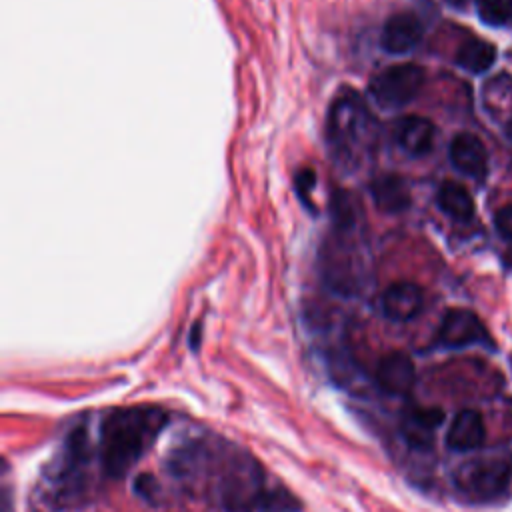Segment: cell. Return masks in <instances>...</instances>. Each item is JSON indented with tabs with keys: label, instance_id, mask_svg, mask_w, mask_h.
Returning <instances> with one entry per match:
<instances>
[{
	"label": "cell",
	"instance_id": "2e32d148",
	"mask_svg": "<svg viewBox=\"0 0 512 512\" xmlns=\"http://www.w3.org/2000/svg\"><path fill=\"white\" fill-rule=\"evenodd\" d=\"M438 208L456 222H470L474 216V200L458 182H444L436 194Z\"/></svg>",
	"mask_w": 512,
	"mask_h": 512
},
{
	"label": "cell",
	"instance_id": "3957f363",
	"mask_svg": "<svg viewBox=\"0 0 512 512\" xmlns=\"http://www.w3.org/2000/svg\"><path fill=\"white\" fill-rule=\"evenodd\" d=\"M90 440L84 426L74 428L44 474V498L56 508H76L88 496Z\"/></svg>",
	"mask_w": 512,
	"mask_h": 512
},
{
	"label": "cell",
	"instance_id": "e0dca14e",
	"mask_svg": "<svg viewBox=\"0 0 512 512\" xmlns=\"http://www.w3.org/2000/svg\"><path fill=\"white\" fill-rule=\"evenodd\" d=\"M456 64L472 74H482L486 70H490L496 62V48L490 42L472 38L466 40L458 52H456Z\"/></svg>",
	"mask_w": 512,
	"mask_h": 512
},
{
	"label": "cell",
	"instance_id": "5b68a950",
	"mask_svg": "<svg viewBox=\"0 0 512 512\" xmlns=\"http://www.w3.org/2000/svg\"><path fill=\"white\" fill-rule=\"evenodd\" d=\"M512 478V464L504 456H480L464 462L456 474V488L474 500H488L506 490Z\"/></svg>",
	"mask_w": 512,
	"mask_h": 512
},
{
	"label": "cell",
	"instance_id": "d6986e66",
	"mask_svg": "<svg viewBox=\"0 0 512 512\" xmlns=\"http://www.w3.org/2000/svg\"><path fill=\"white\" fill-rule=\"evenodd\" d=\"M258 512H300V502L286 488H268Z\"/></svg>",
	"mask_w": 512,
	"mask_h": 512
},
{
	"label": "cell",
	"instance_id": "9c48e42d",
	"mask_svg": "<svg viewBox=\"0 0 512 512\" xmlns=\"http://www.w3.org/2000/svg\"><path fill=\"white\" fill-rule=\"evenodd\" d=\"M448 156L452 166L476 180H482L488 172V154L482 140L470 132H460L452 138Z\"/></svg>",
	"mask_w": 512,
	"mask_h": 512
},
{
	"label": "cell",
	"instance_id": "ba28073f",
	"mask_svg": "<svg viewBox=\"0 0 512 512\" xmlns=\"http://www.w3.org/2000/svg\"><path fill=\"white\" fill-rule=\"evenodd\" d=\"M376 384L390 396H404L412 390L416 370L414 362L404 352L386 354L376 366Z\"/></svg>",
	"mask_w": 512,
	"mask_h": 512
},
{
	"label": "cell",
	"instance_id": "30bf717a",
	"mask_svg": "<svg viewBox=\"0 0 512 512\" xmlns=\"http://www.w3.org/2000/svg\"><path fill=\"white\" fill-rule=\"evenodd\" d=\"M442 422L444 412L440 408H410L400 420V434L410 448L428 450Z\"/></svg>",
	"mask_w": 512,
	"mask_h": 512
},
{
	"label": "cell",
	"instance_id": "4fadbf2b",
	"mask_svg": "<svg viewBox=\"0 0 512 512\" xmlns=\"http://www.w3.org/2000/svg\"><path fill=\"white\" fill-rule=\"evenodd\" d=\"M434 134V124L424 116H402L394 124V140L410 156L428 154L434 144Z\"/></svg>",
	"mask_w": 512,
	"mask_h": 512
},
{
	"label": "cell",
	"instance_id": "cb8c5ba5",
	"mask_svg": "<svg viewBox=\"0 0 512 512\" xmlns=\"http://www.w3.org/2000/svg\"><path fill=\"white\" fill-rule=\"evenodd\" d=\"M506 260H508V262H510V264H512V250H510V252H508V256H506Z\"/></svg>",
	"mask_w": 512,
	"mask_h": 512
},
{
	"label": "cell",
	"instance_id": "5bb4252c",
	"mask_svg": "<svg viewBox=\"0 0 512 512\" xmlns=\"http://www.w3.org/2000/svg\"><path fill=\"white\" fill-rule=\"evenodd\" d=\"M486 428L484 420L476 410H460L448 432H446V446L456 452H470L484 444Z\"/></svg>",
	"mask_w": 512,
	"mask_h": 512
},
{
	"label": "cell",
	"instance_id": "7c38bea8",
	"mask_svg": "<svg viewBox=\"0 0 512 512\" xmlns=\"http://www.w3.org/2000/svg\"><path fill=\"white\" fill-rule=\"evenodd\" d=\"M424 306V292L414 282H396L382 294V312L394 322L412 320Z\"/></svg>",
	"mask_w": 512,
	"mask_h": 512
},
{
	"label": "cell",
	"instance_id": "7402d4cb",
	"mask_svg": "<svg viewBox=\"0 0 512 512\" xmlns=\"http://www.w3.org/2000/svg\"><path fill=\"white\" fill-rule=\"evenodd\" d=\"M134 488H136V492H138L142 498H146V500H152V498L158 494L156 480H154V476H150V474H140V476L136 478Z\"/></svg>",
	"mask_w": 512,
	"mask_h": 512
},
{
	"label": "cell",
	"instance_id": "ac0fdd59",
	"mask_svg": "<svg viewBox=\"0 0 512 512\" xmlns=\"http://www.w3.org/2000/svg\"><path fill=\"white\" fill-rule=\"evenodd\" d=\"M482 22L490 26H506L512 22V0H476Z\"/></svg>",
	"mask_w": 512,
	"mask_h": 512
},
{
	"label": "cell",
	"instance_id": "7a4b0ae2",
	"mask_svg": "<svg viewBox=\"0 0 512 512\" xmlns=\"http://www.w3.org/2000/svg\"><path fill=\"white\" fill-rule=\"evenodd\" d=\"M378 122L364 98L354 90L334 96L326 116V142L332 158L346 170L368 164L378 148Z\"/></svg>",
	"mask_w": 512,
	"mask_h": 512
},
{
	"label": "cell",
	"instance_id": "8fae6325",
	"mask_svg": "<svg viewBox=\"0 0 512 512\" xmlns=\"http://www.w3.org/2000/svg\"><path fill=\"white\" fill-rule=\"evenodd\" d=\"M422 22L412 12H400L390 16L382 28V48L390 54H404L412 50L422 38Z\"/></svg>",
	"mask_w": 512,
	"mask_h": 512
},
{
	"label": "cell",
	"instance_id": "ffe728a7",
	"mask_svg": "<svg viewBox=\"0 0 512 512\" xmlns=\"http://www.w3.org/2000/svg\"><path fill=\"white\" fill-rule=\"evenodd\" d=\"M294 184H296V192H298V196L302 198V202L310 204V192H312L314 186H316V174H314V170L302 168V170L296 174Z\"/></svg>",
	"mask_w": 512,
	"mask_h": 512
},
{
	"label": "cell",
	"instance_id": "277c9868",
	"mask_svg": "<svg viewBox=\"0 0 512 512\" xmlns=\"http://www.w3.org/2000/svg\"><path fill=\"white\" fill-rule=\"evenodd\" d=\"M360 222L334 224L320 250V272L326 286L340 296H356L366 282V254Z\"/></svg>",
	"mask_w": 512,
	"mask_h": 512
},
{
	"label": "cell",
	"instance_id": "8992f818",
	"mask_svg": "<svg viewBox=\"0 0 512 512\" xmlns=\"http://www.w3.org/2000/svg\"><path fill=\"white\" fill-rule=\"evenodd\" d=\"M424 84V68L412 62L392 64L370 80V96L384 108H400L416 98Z\"/></svg>",
	"mask_w": 512,
	"mask_h": 512
},
{
	"label": "cell",
	"instance_id": "9a60e30c",
	"mask_svg": "<svg viewBox=\"0 0 512 512\" xmlns=\"http://www.w3.org/2000/svg\"><path fill=\"white\" fill-rule=\"evenodd\" d=\"M370 196L376 208L386 214H398L410 206V188L398 174L376 176L370 182Z\"/></svg>",
	"mask_w": 512,
	"mask_h": 512
},
{
	"label": "cell",
	"instance_id": "52a82bcc",
	"mask_svg": "<svg viewBox=\"0 0 512 512\" xmlns=\"http://www.w3.org/2000/svg\"><path fill=\"white\" fill-rule=\"evenodd\" d=\"M486 340H488V334H486L482 322L478 320V316L464 308L448 310L444 314L438 334H436V344L440 348H448V350L466 348V346L480 344Z\"/></svg>",
	"mask_w": 512,
	"mask_h": 512
},
{
	"label": "cell",
	"instance_id": "603a6c76",
	"mask_svg": "<svg viewBox=\"0 0 512 512\" xmlns=\"http://www.w3.org/2000/svg\"><path fill=\"white\" fill-rule=\"evenodd\" d=\"M504 132H506V136H508V140L512 142V118L506 122V126H504Z\"/></svg>",
	"mask_w": 512,
	"mask_h": 512
},
{
	"label": "cell",
	"instance_id": "44dd1931",
	"mask_svg": "<svg viewBox=\"0 0 512 512\" xmlns=\"http://www.w3.org/2000/svg\"><path fill=\"white\" fill-rule=\"evenodd\" d=\"M494 224H496V230L500 232V236H504L506 240H512V204H508L496 212Z\"/></svg>",
	"mask_w": 512,
	"mask_h": 512
},
{
	"label": "cell",
	"instance_id": "6da1fadb",
	"mask_svg": "<svg viewBox=\"0 0 512 512\" xmlns=\"http://www.w3.org/2000/svg\"><path fill=\"white\" fill-rule=\"evenodd\" d=\"M168 414L158 406L118 408L104 416L98 438V458L110 478H122L156 442Z\"/></svg>",
	"mask_w": 512,
	"mask_h": 512
}]
</instances>
